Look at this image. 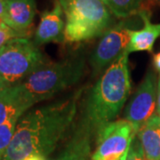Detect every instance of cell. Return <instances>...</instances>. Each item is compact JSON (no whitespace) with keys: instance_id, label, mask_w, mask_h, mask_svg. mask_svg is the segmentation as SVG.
<instances>
[{"instance_id":"cell-1","label":"cell","mask_w":160,"mask_h":160,"mask_svg":"<svg viewBox=\"0 0 160 160\" xmlns=\"http://www.w3.org/2000/svg\"><path fill=\"white\" fill-rule=\"evenodd\" d=\"M81 92L79 90L23 115L3 160H23L31 155L51 154L74 123Z\"/></svg>"},{"instance_id":"cell-2","label":"cell","mask_w":160,"mask_h":160,"mask_svg":"<svg viewBox=\"0 0 160 160\" xmlns=\"http://www.w3.org/2000/svg\"><path fill=\"white\" fill-rule=\"evenodd\" d=\"M126 51L106 69L86 98L81 119L97 134L103 127L117 119L132 90Z\"/></svg>"},{"instance_id":"cell-3","label":"cell","mask_w":160,"mask_h":160,"mask_svg":"<svg viewBox=\"0 0 160 160\" xmlns=\"http://www.w3.org/2000/svg\"><path fill=\"white\" fill-rule=\"evenodd\" d=\"M86 59L75 55L56 62H46L18 84L32 106L76 86L86 72Z\"/></svg>"},{"instance_id":"cell-4","label":"cell","mask_w":160,"mask_h":160,"mask_svg":"<svg viewBox=\"0 0 160 160\" xmlns=\"http://www.w3.org/2000/svg\"><path fill=\"white\" fill-rule=\"evenodd\" d=\"M65 17L64 42L81 43L102 37L114 16L102 0H59Z\"/></svg>"},{"instance_id":"cell-5","label":"cell","mask_w":160,"mask_h":160,"mask_svg":"<svg viewBox=\"0 0 160 160\" xmlns=\"http://www.w3.org/2000/svg\"><path fill=\"white\" fill-rule=\"evenodd\" d=\"M46 62L38 46L27 38L9 40L0 48V74L9 86L22 83Z\"/></svg>"},{"instance_id":"cell-6","label":"cell","mask_w":160,"mask_h":160,"mask_svg":"<svg viewBox=\"0 0 160 160\" xmlns=\"http://www.w3.org/2000/svg\"><path fill=\"white\" fill-rule=\"evenodd\" d=\"M131 18L123 19L114 24L102 36L90 57L93 76L102 73L120 54L126 50L130 41Z\"/></svg>"},{"instance_id":"cell-7","label":"cell","mask_w":160,"mask_h":160,"mask_svg":"<svg viewBox=\"0 0 160 160\" xmlns=\"http://www.w3.org/2000/svg\"><path fill=\"white\" fill-rule=\"evenodd\" d=\"M157 89V75L149 69L126 105L124 118L131 124L136 134L141 127L156 114Z\"/></svg>"},{"instance_id":"cell-8","label":"cell","mask_w":160,"mask_h":160,"mask_svg":"<svg viewBox=\"0 0 160 160\" xmlns=\"http://www.w3.org/2000/svg\"><path fill=\"white\" fill-rule=\"evenodd\" d=\"M136 135L131 124L125 118L115 120L96 134L98 146L92 156V160L110 155H123L129 149L132 139Z\"/></svg>"},{"instance_id":"cell-9","label":"cell","mask_w":160,"mask_h":160,"mask_svg":"<svg viewBox=\"0 0 160 160\" xmlns=\"http://www.w3.org/2000/svg\"><path fill=\"white\" fill-rule=\"evenodd\" d=\"M65 17L62 7L59 0H55L51 10L41 13L40 22L35 31L34 43L38 46L51 42H64Z\"/></svg>"},{"instance_id":"cell-10","label":"cell","mask_w":160,"mask_h":160,"mask_svg":"<svg viewBox=\"0 0 160 160\" xmlns=\"http://www.w3.org/2000/svg\"><path fill=\"white\" fill-rule=\"evenodd\" d=\"M37 12L36 0H6L5 22L13 30L27 38Z\"/></svg>"},{"instance_id":"cell-11","label":"cell","mask_w":160,"mask_h":160,"mask_svg":"<svg viewBox=\"0 0 160 160\" xmlns=\"http://www.w3.org/2000/svg\"><path fill=\"white\" fill-rule=\"evenodd\" d=\"M143 22L142 29H131L130 41L126 52L130 54L136 52H153L155 42L160 37V23H152L149 12L143 8L138 12Z\"/></svg>"},{"instance_id":"cell-12","label":"cell","mask_w":160,"mask_h":160,"mask_svg":"<svg viewBox=\"0 0 160 160\" xmlns=\"http://www.w3.org/2000/svg\"><path fill=\"white\" fill-rule=\"evenodd\" d=\"M92 135L91 128L83 120H80L57 160H90Z\"/></svg>"},{"instance_id":"cell-13","label":"cell","mask_w":160,"mask_h":160,"mask_svg":"<svg viewBox=\"0 0 160 160\" xmlns=\"http://www.w3.org/2000/svg\"><path fill=\"white\" fill-rule=\"evenodd\" d=\"M32 107L20 86H8L0 92V125L14 118H22Z\"/></svg>"},{"instance_id":"cell-14","label":"cell","mask_w":160,"mask_h":160,"mask_svg":"<svg viewBox=\"0 0 160 160\" xmlns=\"http://www.w3.org/2000/svg\"><path fill=\"white\" fill-rule=\"evenodd\" d=\"M145 159L160 160V116L154 114L137 132Z\"/></svg>"},{"instance_id":"cell-15","label":"cell","mask_w":160,"mask_h":160,"mask_svg":"<svg viewBox=\"0 0 160 160\" xmlns=\"http://www.w3.org/2000/svg\"><path fill=\"white\" fill-rule=\"evenodd\" d=\"M117 19H127L143 9L145 0H102Z\"/></svg>"},{"instance_id":"cell-16","label":"cell","mask_w":160,"mask_h":160,"mask_svg":"<svg viewBox=\"0 0 160 160\" xmlns=\"http://www.w3.org/2000/svg\"><path fill=\"white\" fill-rule=\"evenodd\" d=\"M20 118H14L0 125V160H3L6 149L10 145Z\"/></svg>"},{"instance_id":"cell-17","label":"cell","mask_w":160,"mask_h":160,"mask_svg":"<svg viewBox=\"0 0 160 160\" xmlns=\"http://www.w3.org/2000/svg\"><path fill=\"white\" fill-rule=\"evenodd\" d=\"M126 160H146L142 144L137 136L132 139Z\"/></svg>"},{"instance_id":"cell-18","label":"cell","mask_w":160,"mask_h":160,"mask_svg":"<svg viewBox=\"0 0 160 160\" xmlns=\"http://www.w3.org/2000/svg\"><path fill=\"white\" fill-rule=\"evenodd\" d=\"M156 113L160 116V75L158 78V89H157V109Z\"/></svg>"},{"instance_id":"cell-19","label":"cell","mask_w":160,"mask_h":160,"mask_svg":"<svg viewBox=\"0 0 160 160\" xmlns=\"http://www.w3.org/2000/svg\"><path fill=\"white\" fill-rule=\"evenodd\" d=\"M153 66L156 71H158V74L160 75V52L156 53L153 56Z\"/></svg>"},{"instance_id":"cell-20","label":"cell","mask_w":160,"mask_h":160,"mask_svg":"<svg viewBox=\"0 0 160 160\" xmlns=\"http://www.w3.org/2000/svg\"><path fill=\"white\" fill-rule=\"evenodd\" d=\"M123 155H110V156H108V157H105V158L96 160H121Z\"/></svg>"},{"instance_id":"cell-21","label":"cell","mask_w":160,"mask_h":160,"mask_svg":"<svg viewBox=\"0 0 160 160\" xmlns=\"http://www.w3.org/2000/svg\"><path fill=\"white\" fill-rule=\"evenodd\" d=\"M23 160H47L46 157H44L42 155H31L29 156L28 158H26Z\"/></svg>"},{"instance_id":"cell-22","label":"cell","mask_w":160,"mask_h":160,"mask_svg":"<svg viewBox=\"0 0 160 160\" xmlns=\"http://www.w3.org/2000/svg\"><path fill=\"white\" fill-rule=\"evenodd\" d=\"M8 84L6 82V80L3 78V77L1 76V74H0V92L2 91H4L6 88H7L8 87Z\"/></svg>"},{"instance_id":"cell-23","label":"cell","mask_w":160,"mask_h":160,"mask_svg":"<svg viewBox=\"0 0 160 160\" xmlns=\"http://www.w3.org/2000/svg\"><path fill=\"white\" fill-rule=\"evenodd\" d=\"M6 11V0H0V16L4 17Z\"/></svg>"},{"instance_id":"cell-24","label":"cell","mask_w":160,"mask_h":160,"mask_svg":"<svg viewBox=\"0 0 160 160\" xmlns=\"http://www.w3.org/2000/svg\"><path fill=\"white\" fill-rule=\"evenodd\" d=\"M128 150H129V149H127L126 152L124 153V155H123V157H122L121 160H126V157H127V154H128Z\"/></svg>"},{"instance_id":"cell-25","label":"cell","mask_w":160,"mask_h":160,"mask_svg":"<svg viewBox=\"0 0 160 160\" xmlns=\"http://www.w3.org/2000/svg\"><path fill=\"white\" fill-rule=\"evenodd\" d=\"M152 2H154L155 4H158L160 5V0H151Z\"/></svg>"}]
</instances>
